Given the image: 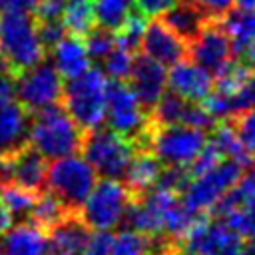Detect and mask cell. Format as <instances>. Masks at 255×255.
<instances>
[{"label": "cell", "instance_id": "1", "mask_svg": "<svg viewBox=\"0 0 255 255\" xmlns=\"http://www.w3.org/2000/svg\"><path fill=\"white\" fill-rule=\"evenodd\" d=\"M84 129L70 118L64 106L54 104L32 112L28 143L46 159H60L80 151Z\"/></svg>", "mask_w": 255, "mask_h": 255}, {"label": "cell", "instance_id": "2", "mask_svg": "<svg viewBox=\"0 0 255 255\" xmlns=\"http://www.w3.org/2000/svg\"><path fill=\"white\" fill-rule=\"evenodd\" d=\"M108 84L102 68H88L84 74L68 80L62 90V106L70 118L84 129L90 131L100 128L106 118V100Z\"/></svg>", "mask_w": 255, "mask_h": 255}, {"label": "cell", "instance_id": "3", "mask_svg": "<svg viewBox=\"0 0 255 255\" xmlns=\"http://www.w3.org/2000/svg\"><path fill=\"white\" fill-rule=\"evenodd\" d=\"M0 56L14 76L44 60L36 18L24 12L0 14Z\"/></svg>", "mask_w": 255, "mask_h": 255}, {"label": "cell", "instance_id": "4", "mask_svg": "<svg viewBox=\"0 0 255 255\" xmlns=\"http://www.w3.org/2000/svg\"><path fill=\"white\" fill-rule=\"evenodd\" d=\"M205 143L207 131L203 129L185 124L155 126L149 122L143 147H147L163 167H189V163L199 155Z\"/></svg>", "mask_w": 255, "mask_h": 255}, {"label": "cell", "instance_id": "5", "mask_svg": "<svg viewBox=\"0 0 255 255\" xmlns=\"http://www.w3.org/2000/svg\"><path fill=\"white\" fill-rule=\"evenodd\" d=\"M82 157L92 165L98 177L122 179L126 167L135 151V143L110 128H94L84 131Z\"/></svg>", "mask_w": 255, "mask_h": 255}, {"label": "cell", "instance_id": "6", "mask_svg": "<svg viewBox=\"0 0 255 255\" xmlns=\"http://www.w3.org/2000/svg\"><path fill=\"white\" fill-rule=\"evenodd\" d=\"M98 175L92 165L78 153L54 159L46 171L48 191L66 207L68 213H78L92 187L96 185Z\"/></svg>", "mask_w": 255, "mask_h": 255}, {"label": "cell", "instance_id": "7", "mask_svg": "<svg viewBox=\"0 0 255 255\" xmlns=\"http://www.w3.org/2000/svg\"><path fill=\"white\" fill-rule=\"evenodd\" d=\"M133 195L122 179H100L82 203L78 215L92 231L120 229Z\"/></svg>", "mask_w": 255, "mask_h": 255}, {"label": "cell", "instance_id": "8", "mask_svg": "<svg viewBox=\"0 0 255 255\" xmlns=\"http://www.w3.org/2000/svg\"><path fill=\"white\" fill-rule=\"evenodd\" d=\"M104 122H108L110 129L131 139L135 147H143L149 129V112L139 104L128 82L110 80Z\"/></svg>", "mask_w": 255, "mask_h": 255}, {"label": "cell", "instance_id": "9", "mask_svg": "<svg viewBox=\"0 0 255 255\" xmlns=\"http://www.w3.org/2000/svg\"><path fill=\"white\" fill-rule=\"evenodd\" d=\"M243 169L245 165L235 159H221L211 169L189 179V183L181 191L183 203L201 215L211 211L213 205L223 197V193L229 191L231 185L239 179Z\"/></svg>", "mask_w": 255, "mask_h": 255}, {"label": "cell", "instance_id": "10", "mask_svg": "<svg viewBox=\"0 0 255 255\" xmlns=\"http://www.w3.org/2000/svg\"><path fill=\"white\" fill-rule=\"evenodd\" d=\"M243 239L219 217L201 215L181 237V255H239Z\"/></svg>", "mask_w": 255, "mask_h": 255}, {"label": "cell", "instance_id": "11", "mask_svg": "<svg viewBox=\"0 0 255 255\" xmlns=\"http://www.w3.org/2000/svg\"><path fill=\"white\" fill-rule=\"evenodd\" d=\"M64 82L56 72L52 62H38L36 66L14 76V92L18 104H22L30 114L42 108L60 104Z\"/></svg>", "mask_w": 255, "mask_h": 255}, {"label": "cell", "instance_id": "12", "mask_svg": "<svg viewBox=\"0 0 255 255\" xmlns=\"http://www.w3.org/2000/svg\"><path fill=\"white\" fill-rule=\"evenodd\" d=\"M187 56L213 78L221 76L235 60L231 40L219 20H207L201 32L187 44Z\"/></svg>", "mask_w": 255, "mask_h": 255}, {"label": "cell", "instance_id": "13", "mask_svg": "<svg viewBox=\"0 0 255 255\" xmlns=\"http://www.w3.org/2000/svg\"><path fill=\"white\" fill-rule=\"evenodd\" d=\"M128 84L139 104L149 112L167 90V68L147 58L145 54H137L133 58Z\"/></svg>", "mask_w": 255, "mask_h": 255}, {"label": "cell", "instance_id": "14", "mask_svg": "<svg viewBox=\"0 0 255 255\" xmlns=\"http://www.w3.org/2000/svg\"><path fill=\"white\" fill-rule=\"evenodd\" d=\"M139 50L141 54L159 62L165 68L187 58V42L181 40L175 32H171L161 20H151L145 24Z\"/></svg>", "mask_w": 255, "mask_h": 255}, {"label": "cell", "instance_id": "15", "mask_svg": "<svg viewBox=\"0 0 255 255\" xmlns=\"http://www.w3.org/2000/svg\"><path fill=\"white\" fill-rule=\"evenodd\" d=\"M213 84L215 78L189 58L179 60L167 70V90L187 102H203L211 94Z\"/></svg>", "mask_w": 255, "mask_h": 255}, {"label": "cell", "instance_id": "16", "mask_svg": "<svg viewBox=\"0 0 255 255\" xmlns=\"http://www.w3.org/2000/svg\"><path fill=\"white\" fill-rule=\"evenodd\" d=\"M46 171H48L46 157L28 143L14 155L6 157V181L4 183H16L20 187L40 193L46 187Z\"/></svg>", "mask_w": 255, "mask_h": 255}, {"label": "cell", "instance_id": "17", "mask_svg": "<svg viewBox=\"0 0 255 255\" xmlns=\"http://www.w3.org/2000/svg\"><path fill=\"white\" fill-rule=\"evenodd\" d=\"M219 22L231 40L235 60L255 70V10L231 8Z\"/></svg>", "mask_w": 255, "mask_h": 255}, {"label": "cell", "instance_id": "18", "mask_svg": "<svg viewBox=\"0 0 255 255\" xmlns=\"http://www.w3.org/2000/svg\"><path fill=\"white\" fill-rule=\"evenodd\" d=\"M32 114L18 102L0 106V157H10L28 145Z\"/></svg>", "mask_w": 255, "mask_h": 255}, {"label": "cell", "instance_id": "19", "mask_svg": "<svg viewBox=\"0 0 255 255\" xmlns=\"http://www.w3.org/2000/svg\"><path fill=\"white\" fill-rule=\"evenodd\" d=\"M46 233L48 249H52L54 255H82L92 229L82 221L78 213H68Z\"/></svg>", "mask_w": 255, "mask_h": 255}, {"label": "cell", "instance_id": "20", "mask_svg": "<svg viewBox=\"0 0 255 255\" xmlns=\"http://www.w3.org/2000/svg\"><path fill=\"white\" fill-rule=\"evenodd\" d=\"M161 167L163 165L157 161V157L147 147H135L122 181L126 183V187L131 191L133 197H139L155 187Z\"/></svg>", "mask_w": 255, "mask_h": 255}, {"label": "cell", "instance_id": "21", "mask_svg": "<svg viewBox=\"0 0 255 255\" xmlns=\"http://www.w3.org/2000/svg\"><path fill=\"white\" fill-rule=\"evenodd\" d=\"M2 255H46L48 237L46 231L32 221H18L4 231Z\"/></svg>", "mask_w": 255, "mask_h": 255}, {"label": "cell", "instance_id": "22", "mask_svg": "<svg viewBox=\"0 0 255 255\" xmlns=\"http://www.w3.org/2000/svg\"><path fill=\"white\" fill-rule=\"evenodd\" d=\"M52 64L62 80H72L90 68V56L80 36L66 34L52 50Z\"/></svg>", "mask_w": 255, "mask_h": 255}, {"label": "cell", "instance_id": "23", "mask_svg": "<svg viewBox=\"0 0 255 255\" xmlns=\"http://www.w3.org/2000/svg\"><path fill=\"white\" fill-rule=\"evenodd\" d=\"M207 20V14L191 0H177L171 8L161 14V22L187 44L201 32Z\"/></svg>", "mask_w": 255, "mask_h": 255}, {"label": "cell", "instance_id": "24", "mask_svg": "<svg viewBox=\"0 0 255 255\" xmlns=\"http://www.w3.org/2000/svg\"><path fill=\"white\" fill-rule=\"evenodd\" d=\"M211 135H207V141L215 147V151L223 157V159H235L241 165H251L255 163V159L245 151V147L241 145L235 128L231 124V120H221L213 126V129L209 131Z\"/></svg>", "mask_w": 255, "mask_h": 255}, {"label": "cell", "instance_id": "25", "mask_svg": "<svg viewBox=\"0 0 255 255\" xmlns=\"http://www.w3.org/2000/svg\"><path fill=\"white\" fill-rule=\"evenodd\" d=\"M96 26L118 32L133 8V0H92Z\"/></svg>", "mask_w": 255, "mask_h": 255}, {"label": "cell", "instance_id": "26", "mask_svg": "<svg viewBox=\"0 0 255 255\" xmlns=\"http://www.w3.org/2000/svg\"><path fill=\"white\" fill-rule=\"evenodd\" d=\"M36 191H30L26 187H20L16 183H2L0 185V199L6 205L8 213L16 221H26L32 213L34 201H36Z\"/></svg>", "mask_w": 255, "mask_h": 255}, {"label": "cell", "instance_id": "27", "mask_svg": "<svg viewBox=\"0 0 255 255\" xmlns=\"http://www.w3.org/2000/svg\"><path fill=\"white\" fill-rule=\"evenodd\" d=\"M60 20H62V24H64L68 34L80 36V38L86 36L88 30L92 26H96L92 0H74V2L66 4Z\"/></svg>", "mask_w": 255, "mask_h": 255}, {"label": "cell", "instance_id": "28", "mask_svg": "<svg viewBox=\"0 0 255 255\" xmlns=\"http://www.w3.org/2000/svg\"><path fill=\"white\" fill-rule=\"evenodd\" d=\"M64 215H68L66 207L48 191V189H42L38 195H36V201H34V207H32V213H30V221L34 225H38L40 229L48 231L52 225H56Z\"/></svg>", "mask_w": 255, "mask_h": 255}, {"label": "cell", "instance_id": "29", "mask_svg": "<svg viewBox=\"0 0 255 255\" xmlns=\"http://www.w3.org/2000/svg\"><path fill=\"white\" fill-rule=\"evenodd\" d=\"M223 221L237 231L243 241H255V197L243 201L237 209L225 215Z\"/></svg>", "mask_w": 255, "mask_h": 255}, {"label": "cell", "instance_id": "30", "mask_svg": "<svg viewBox=\"0 0 255 255\" xmlns=\"http://www.w3.org/2000/svg\"><path fill=\"white\" fill-rule=\"evenodd\" d=\"M133 58H135V52H129L116 44V48L102 60L106 78L116 80V82H128L131 66H133Z\"/></svg>", "mask_w": 255, "mask_h": 255}, {"label": "cell", "instance_id": "31", "mask_svg": "<svg viewBox=\"0 0 255 255\" xmlns=\"http://www.w3.org/2000/svg\"><path fill=\"white\" fill-rule=\"evenodd\" d=\"M84 46H86L90 60L102 62L116 48V32L102 28V26H92L88 34L84 36Z\"/></svg>", "mask_w": 255, "mask_h": 255}, {"label": "cell", "instance_id": "32", "mask_svg": "<svg viewBox=\"0 0 255 255\" xmlns=\"http://www.w3.org/2000/svg\"><path fill=\"white\" fill-rule=\"evenodd\" d=\"M145 24H147V18L143 14H139V12L133 14L131 12L128 16V20L122 24V28L116 32V44L129 50V52H137L143 30H145Z\"/></svg>", "mask_w": 255, "mask_h": 255}, {"label": "cell", "instance_id": "33", "mask_svg": "<svg viewBox=\"0 0 255 255\" xmlns=\"http://www.w3.org/2000/svg\"><path fill=\"white\" fill-rule=\"evenodd\" d=\"M110 255H151L149 241H147V237H143L131 229H122L114 235Z\"/></svg>", "mask_w": 255, "mask_h": 255}, {"label": "cell", "instance_id": "34", "mask_svg": "<svg viewBox=\"0 0 255 255\" xmlns=\"http://www.w3.org/2000/svg\"><path fill=\"white\" fill-rule=\"evenodd\" d=\"M229 120H231V124L235 128V133H237L241 145L255 159V108L239 112L237 116H233Z\"/></svg>", "mask_w": 255, "mask_h": 255}, {"label": "cell", "instance_id": "35", "mask_svg": "<svg viewBox=\"0 0 255 255\" xmlns=\"http://www.w3.org/2000/svg\"><path fill=\"white\" fill-rule=\"evenodd\" d=\"M36 28H38V38L46 52H50L68 34L62 20H36Z\"/></svg>", "mask_w": 255, "mask_h": 255}, {"label": "cell", "instance_id": "36", "mask_svg": "<svg viewBox=\"0 0 255 255\" xmlns=\"http://www.w3.org/2000/svg\"><path fill=\"white\" fill-rule=\"evenodd\" d=\"M249 108H255V70H251V74L247 76V80L243 82V86L231 96L233 116H237L239 112H245Z\"/></svg>", "mask_w": 255, "mask_h": 255}, {"label": "cell", "instance_id": "37", "mask_svg": "<svg viewBox=\"0 0 255 255\" xmlns=\"http://www.w3.org/2000/svg\"><path fill=\"white\" fill-rule=\"evenodd\" d=\"M114 243L112 231H92L82 255H110Z\"/></svg>", "mask_w": 255, "mask_h": 255}, {"label": "cell", "instance_id": "38", "mask_svg": "<svg viewBox=\"0 0 255 255\" xmlns=\"http://www.w3.org/2000/svg\"><path fill=\"white\" fill-rule=\"evenodd\" d=\"M175 2L177 0H133V8L145 18H157Z\"/></svg>", "mask_w": 255, "mask_h": 255}, {"label": "cell", "instance_id": "39", "mask_svg": "<svg viewBox=\"0 0 255 255\" xmlns=\"http://www.w3.org/2000/svg\"><path fill=\"white\" fill-rule=\"evenodd\" d=\"M191 2H195L205 14H207V18L209 20H219V18H223L231 8H233V0H191Z\"/></svg>", "mask_w": 255, "mask_h": 255}, {"label": "cell", "instance_id": "40", "mask_svg": "<svg viewBox=\"0 0 255 255\" xmlns=\"http://www.w3.org/2000/svg\"><path fill=\"white\" fill-rule=\"evenodd\" d=\"M38 0H0V14L8 12H24L30 14L36 10Z\"/></svg>", "mask_w": 255, "mask_h": 255}, {"label": "cell", "instance_id": "41", "mask_svg": "<svg viewBox=\"0 0 255 255\" xmlns=\"http://www.w3.org/2000/svg\"><path fill=\"white\" fill-rule=\"evenodd\" d=\"M16 96L14 92V74L12 72H4L0 74V106L6 102H12Z\"/></svg>", "mask_w": 255, "mask_h": 255}, {"label": "cell", "instance_id": "42", "mask_svg": "<svg viewBox=\"0 0 255 255\" xmlns=\"http://www.w3.org/2000/svg\"><path fill=\"white\" fill-rule=\"evenodd\" d=\"M10 225H12V215L8 213L6 205H4V203H2V199H0V233H4Z\"/></svg>", "mask_w": 255, "mask_h": 255}, {"label": "cell", "instance_id": "43", "mask_svg": "<svg viewBox=\"0 0 255 255\" xmlns=\"http://www.w3.org/2000/svg\"><path fill=\"white\" fill-rule=\"evenodd\" d=\"M239 255H255V241H243Z\"/></svg>", "mask_w": 255, "mask_h": 255}, {"label": "cell", "instance_id": "44", "mask_svg": "<svg viewBox=\"0 0 255 255\" xmlns=\"http://www.w3.org/2000/svg\"><path fill=\"white\" fill-rule=\"evenodd\" d=\"M241 10H255V0H233Z\"/></svg>", "mask_w": 255, "mask_h": 255}, {"label": "cell", "instance_id": "45", "mask_svg": "<svg viewBox=\"0 0 255 255\" xmlns=\"http://www.w3.org/2000/svg\"><path fill=\"white\" fill-rule=\"evenodd\" d=\"M0 255H2V241H0Z\"/></svg>", "mask_w": 255, "mask_h": 255}, {"label": "cell", "instance_id": "46", "mask_svg": "<svg viewBox=\"0 0 255 255\" xmlns=\"http://www.w3.org/2000/svg\"><path fill=\"white\" fill-rule=\"evenodd\" d=\"M46 255H54V253H46Z\"/></svg>", "mask_w": 255, "mask_h": 255}]
</instances>
